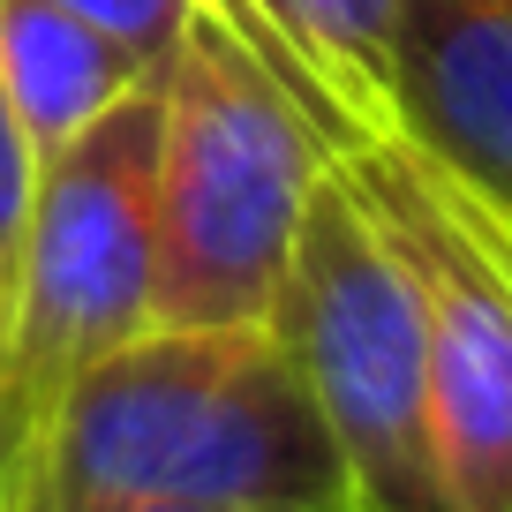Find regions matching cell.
Masks as SVG:
<instances>
[{
  "label": "cell",
  "instance_id": "1",
  "mask_svg": "<svg viewBox=\"0 0 512 512\" xmlns=\"http://www.w3.org/2000/svg\"><path fill=\"white\" fill-rule=\"evenodd\" d=\"M166 497L219 512H354L339 445L272 324L128 339L61 400L23 512Z\"/></svg>",
  "mask_w": 512,
  "mask_h": 512
},
{
  "label": "cell",
  "instance_id": "2",
  "mask_svg": "<svg viewBox=\"0 0 512 512\" xmlns=\"http://www.w3.org/2000/svg\"><path fill=\"white\" fill-rule=\"evenodd\" d=\"M332 151L241 38L196 8L159 68L151 151V324H272L294 234Z\"/></svg>",
  "mask_w": 512,
  "mask_h": 512
},
{
  "label": "cell",
  "instance_id": "3",
  "mask_svg": "<svg viewBox=\"0 0 512 512\" xmlns=\"http://www.w3.org/2000/svg\"><path fill=\"white\" fill-rule=\"evenodd\" d=\"M151 151L159 76L38 166L23 264L0 324V512H23L61 400L151 332Z\"/></svg>",
  "mask_w": 512,
  "mask_h": 512
},
{
  "label": "cell",
  "instance_id": "4",
  "mask_svg": "<svg viewBox=\"0 0 512 512\" xmlns=\"http://www.w3.org/2000/svg\"><path fill=\"white\" fill-rule=\"evenodd\" d=\"M272 332L302 369L309 400L339 445L354 512H452L430 422V347H422L415 279L369 226L339 166L309 189Z\"/></svg>",
  "mask_w": 512,
  "mask_h": 512
},
{
  "label": "cell",
  "instance_id": "5",
  "mask_svg": "<svg viewBox=\"0 0 512 512\" xmlns=\"http://www.w3.org/2000/svg\"><path fill=\"white\" fill-rule=\"evenodd\" d=\"M332 166L415 279L452 512H512V226L392 128Z\"/></svg>",
  "mask_w": 512,
  "mask_h": 512
},
{
  "label": "cell",
  "instance_id": "6",
  "mask_svg": "<svg viewBox=\"0 0 512 512\" xmlns=\"http://www.w3.org/2000/svg\"><path fill=\"white\" fill-rule=\"evenodd\" d=\"M384 106L392 136L512 226V0H407Z\"/></svg>",
  "mask_w": 512,
  "mask_h": 512
},
{
  "label": "cell",
  "instance_id": "7",
  "mask_svg": "<svg viewBox=\"0 0 512 512\" xmlns=\"http://www.w3.org/2000/svg\"><path fill=\"white\" fill-rule=\"evenodd\" d=\"M136 83H151V76L98 23L68 16L53 0H0V91L16 106L38 166H53Z\"/></svg>",
  "mask_w": 512,
  "mask_h": 512
},
{
  "label": "cell",
  "instance_id": "8",
  "mask_svg": "<svg viewBox=\"0 0 512 512\" xmlns=\"http://www.w3.org/2000/svg\"><path fill=\"white\" fill-rule=\"evenodd\" d=\"M256 16L287 53V76L332 159L392 128L384 61H392L407 0H256Z\"/></svg>",
  "mask_w": 512,
  "mask_h": 512
},
{
  "label": "cell",
  "instance_id": "9",
  "mask_svg": "<svg viewBox=\"0 0 512 512\" xmlns=\"http://www.w3.org/2000/svg\"><path fill=\"white\" fill-rule=\"evenodd\" d=\"M53 8L98 23L113 46H128V61L144 68V76H159V68L174 61L181 31H189V16H196V0H53Z\"/></svg>",
  "mask_w": 512,
  "mask_h": 512
},
{
  "label": "cell",
  "instance_id": "10",
  "mask_svg": "<svg viewBox=\"0 0 512 512\" xmlns=\"http://www.w3.org/2000/svg\"><path fill=\"white\" fill-rule=\"evenodd\" d=\"M31 196H38V159H31V136H23V121H16V106H8V91H0V324H8V294H16Z\"/></svg>",
  "mask_w": 512,
  "mask_h": 512
},
{
  "label": "cell",
  "instance_id": "11",
  "mask_svg": "<svg viewBox=\"0 0 512 512\" xmlns=\"http://www.w3.org/2000/svg\"><path fill=\"white\" fill-rule=\"evenodd\" d=\"M196 8H204V16L219 23L226 38H241V46H249L256 61H264V76H272L279 91H287L294 106H302V91H294V76H287V53H279V38L264 31V16H256V0H196ZM302 113H309V106H302ZM309 128H317V121H309ZM317 144H324V136H317Z\"/></svg>",
  "mask_w": 512,
  "mask_h": 512
},
{
  "label": "cell",
  "instance_id": "12",
  "mask_svg": "<svg viewBox=\"0 0 512 512\" xmlns=\"http://www.w3.org/2000/svg\"><path fill=\"white\" fill-rule=\"evenodd\" d=\"M53 512H219V505H166V497H91V505H53Z\"/></svg>",
  "mask_w": 512,
  "mask_h": 512
}]
</instances>
